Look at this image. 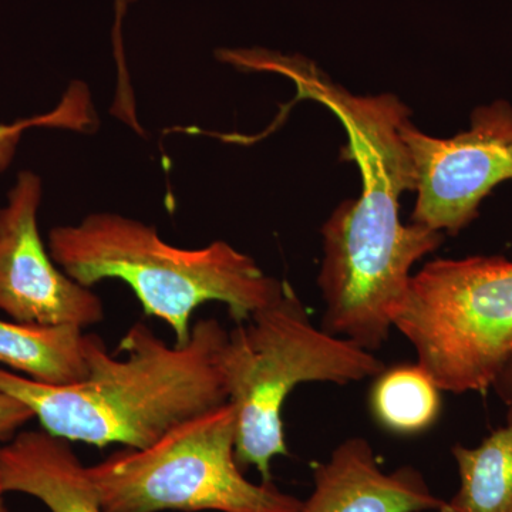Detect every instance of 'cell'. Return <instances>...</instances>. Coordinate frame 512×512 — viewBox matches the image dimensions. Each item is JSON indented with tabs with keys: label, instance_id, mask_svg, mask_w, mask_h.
<instances>
[{
	"label": "cell",
	"instance_id": "3",
	"mask_svg": "<svg viewBox=\"0 0 512 512\" xmlns=\"http://www.w3.org/2000/svg\"><path fill=\"white\" fill-rule=\"evenodd\" d=\"M47 248L64 274L80 285L123 281L147 316L170 326L177 345L190 340L192 318L204 303H224L231 318L242 323L284 289V282L266 275L251 256L228 242L174 247L153 225L111 212L50 229Z\"/></svg>",
	"mask_w": 512,
	"mask_h": 512
},
{
	"label": "cell",
	"instance_id": "7",
	"mask_svg": "<svg viewBox=\"0 0 512 512\" xmlns=\"http://www.w3.org/2000/svg\"><path fill=\"white\" fill-rule=\"evenodd\" d=\"M400 134L414 165L417 200L412 222L457 235L480 215L485 198L512 180V104L477 107L470 128L450 138L429 136L410 119Z\"/></svg>",
	"mask_w": 512,
	"mask_h": 512
},
{
	"label": "cell",
	"instance_id": "14",
	"mask_svg": "<svg viewBox=\"0 0 512 512\" xmlns=\"http://www.w3.org/2000/svg\"><path fill=\"white\" fill-rule=\"evenodd\" d=\"M97 124L90 92L82 83L70 84L59 106L50 113L15 123H0V174L5 173L15 158L23 133L32 127L69 128L90 131Z\"/></svg>",
	"mask_w": 512,
	"mask_h": 512
},
{
	"label": "cell",
	"instance_id": "13",
	"mask_svg": "<svg viewBox=\"0 0 512 512\" xmlns=\"http://www.w3.org/2000/svg\"><path fill=\"white\" fill-rule=\"evenodd\" d=\"M440 392L419 363L386 367L375 377L370 410L384 430L412 436L429 430L439 419Z\"/></svg>",
	"mask_w": 512,
	"mask_h": 512
},
{
	"label": "cell",
	"instance_id": "8",
	"mask_svg": "<svg viewBox=\"0 0 512 512\" xmlns=\"http://www.w3.org/2000/svg\"><path fill=\"white\" fill-rule=\"evenodd\" d=\"M42 197V178L20 171L0 207V312L30 325H97L103 301L64 274L40 237Z\"/></svg>",
	"mask_w": 512,
	"mask_h": 512
},
{
	"label": "cell",
	"instance_id": "2",
	"mask_svg": "<svg viewBox=\"0 0 512 512\" xmlns=\"http://www.w3.org/2000/svg\"><path fill=\"white\" fill-rule=\"evenodd\" d=\"M220 320L194 322L185 345H170L137 322L111 355L87 335V376L72 384L36 382L0 367V390L22 400L42 429L70 443L144 448L168 430L228 402Z\"/></svg>",
	"mask_w": 512,
	"mask_h": 512
},
{
	"label": "cell",
	"instance_id": "12",
	"mask_svg": "<svg viewBox=\"0 0 512 512\" xmlns=\"http://www.w3.org/2000/svg\"><path fill=\"white\" fill-rule=\"evenodd\" d=\"M83 330L0 319V367L40 383L80 382L87 376Z\"/></svg>",
	"mask_w": 512,
	"mask_h": 512
},
{
	"label": "cell",
	"instance_id": "9",
	"mask_svg": "<svg viewBox=\"0 0 512 512\" xmlns=\"http://www.w3.org/2000/svg\"><path fill=\"white\" fill-rule=\"evenodd\" d=\"M446 501L414 467L386 473L369 441L353 437L313 467V490L296 512H426Z\"/></svg>",
	"mask_w": 512,
	"mask_h": 512
},
{
	"label": "cell",
	"instance_id": "1",
	"mask_svg": "<svg viewBox=\"0 0 512 512\" xmlns=\"http://www.w3.org/2000/svg\"><path fill=\"white\" fill-rule=\"evenodd\" d=\"M239 63L244 70L288 77L301 99L328 107L348 134L343 156L359 168L362 191L339 204L320 229L322 329L375 353L394 329L413 266L444 241L443 232L400 220V197L416 191L412 157L400 134L410 109L394 94L349 93L301 56L245 49Z\"/></svg>",
	"mask_w": 512,
	"mask_h": 512
},
{
	"label": "cell",
	"instance_id": "5",
	"mask_svg": "<svg viewBox=\"0 0 512 512\" xmlns=\"http://www.w3.org/2000/svg\"><path fill=\"white\" fill-rule=\"evenodd\" d=\"M237 414L227 402L87 466L104 512H296L302 500L252 483L235 456Z\"/></svg>",
	"mask_w": 512,
	"mask_h": 512
},
{
	"label": "cell",
	"instance_id": "6",
	"mask_svg": "<svg viewBox=\"0 0 512 512\" xmlns=\"http://www.w3.org/2000/svg\"><path fill=\"white\" fill-rule=\"evenodd\" d=\"M393 328L441 392L487 393L512 362V261L429 262L410 279Z\"/></svg>",
	"mask_w": 512,
	"mask_h": 512
},
{
	"label": "cell",
	"instance_id": "4",
	"mask_svg": "<svg viewBox=\"0 0 512 512\" xmlns=\"http://www.w3.org/2000/svg\"><path fill=\"white\" fill-rule=\"evenodd\" d=\"M228 402L237 414L235 456L274 483L272 461L288 456L286 399L302 383L349 384L386 369L369 350L313 325L288 282L276 301L229 330L221 355Z\"/></svg>",
	"mask_w": 512,
	"mask_h": 512
},
{
	"label": "cell",
	"instance_id": "10",
	"mask_svg": "<svg viewBox=\"0 0 512 512\" xmlns=\"http://www.w3.org/2000/svg\"><path fill=\"white\" fill-rule=\"evenodd\" d=\"M0 474L6 494L29 495L50 512H104L70 441L43 429L22 431L2 444Z\"/></svg>",
	"mask_w": 512,
	"mask_h": 512
},
{
	"label": "cell",
	"instance_id": "15",
	"mask_svg": "<svg viewBox=\"0 0 512 512\" xmlns=\"http://www.w3.org/2000/svg\"><path fill=\"white\" fill-rule=\"evenodd\" d=\"M33 419L35 414L22 400L0 390V443L13 439L16 431Z\"/></svg>",
	"mask_w": 512,
	"mask_h": 512
},
{
	"label": "cell",
	"instance_id": "16",
	"mask_svg": "<svg viewBox=\"0 0 512 512\" xmlns=\"http://www.w3.org/2000/svg\"><path fill=\"white\" fill-rule=\"evenodd\" d=\"M0 447H2V444H0ZM5 495L6 491L2 484V474H0V512H10L8 505H6Z\"/></svg>",
	"mask_w": 512,
	"mask_h": 512
},
{
	"label": "cell",
	"instance_id": "11",
	"mask_svg": "<svg viewBox=\"0 0 512 512\" xmlns=\"http://www.w3.org/2000/svg\"><path fill=\"white\" fill-rule=\"evenodd\" d=\"M493 389L507 404V419L477 447L456 444L460 488L448 504L458 512H512V362Z\"/></svg>",
	"mask_w": 512,
	"mask_h": 512
},
{
	"label": "cell",
	"instance_id": "17",
	"mask_svg": "<svg viewBox=\"0 0 512 512\" xmlns=\"http://www.w3.org/2000/svg\"><path fill=\"white\" fill-rule=\"evenodd\" d=\"M117 5V26H116V33H119V25L121 20V12H124V9H126L127 0H116Z\"/></svg>",
	"mask_w": 512,
	"mask_h": 512
},
{
	"label": "cell",
	"instance_id": "18",
	"mask_svg": "<svg viewBox=\"0 0 512 512\" xmlns=\"http://www.w3.org/2000/svg\"><path fill=\"white\" fill-rule=\"evenodd\" d=\"M437 512H458V511L454 510V508L451 507L450 504H448V501H446V503H444L443 507H441L440 510Z\"/></svg>",
	"mask_w": 512,
	"mask_h": 512
}]
</instances>
